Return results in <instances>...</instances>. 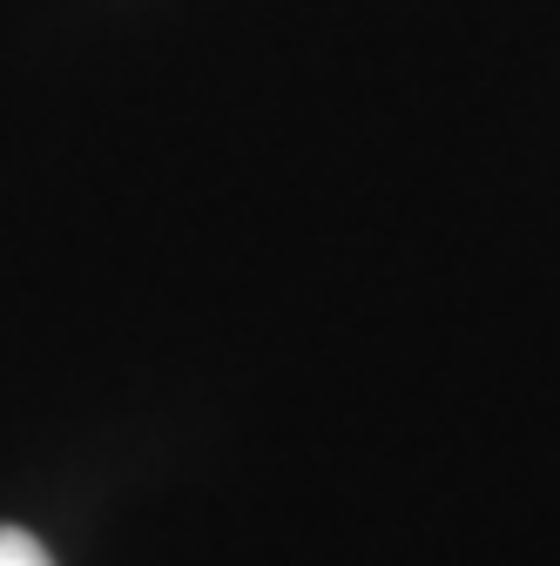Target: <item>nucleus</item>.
<instances>
[{"label": "nucleus", "mask_w": 560, "mask_h": 566, "mask_svg": "<svg viewBox=\"0 0 560 566\" xmlns=\"http://www.w3.org/2000/svg\"><path fill=\"white\" fill-rule=\"evenodd\" d=\"M0 566H54V559H48V546H41L34 533L0 526Z\"/></svg>", "instance_id": "obj_1"}]
</instances>
